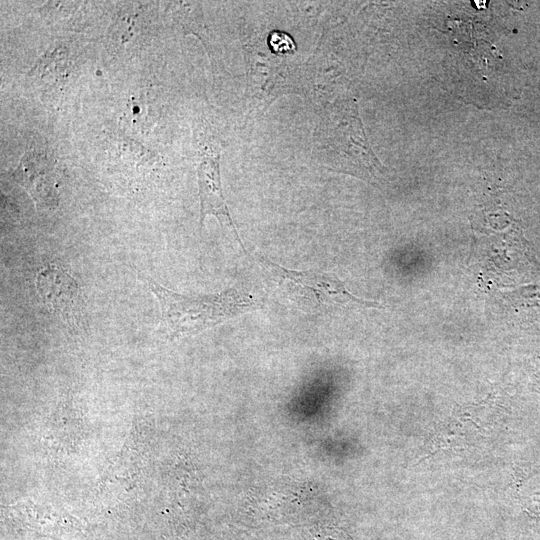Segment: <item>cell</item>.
<instances>
[{"label": "cell", "mask_w": 540, "mask_h": 540, "mask_svg": "<svg viewBox=\"0 0 540 540\" xmlns=\"http://www.w3.org/2000/svg\"><path fill=\"white\" fill-rule=\"evenodd\" d=\"M197 175L200 195V227H202L207 215L215 216L223 225L232 230L236 240L246 252L223 197L219 156L204 157L198 166Z\"/></svg>", "instance_id": "cell-5"}, {"label": "cell", "mask_w": 540, "mask_h": 540, "mask_svg": "<svg viewBox=\"0 0 540 540\" xmlns=\"http://www.w3.org/2000/svg\"><path fill=\"white\" fill-rule=\"evenodd\" d=\"M255 259L285 296L302 308L319 309L335 304H355L364 307L381 306L377 302L354 296L345 284L333 274L320 271L290 270L259 254L255 255Z\"/></svg>", "instance_id": "cell-2"}, {"label": "cell", "mask_w": 540, "mask_h": 540, "mask_svg": "<svg viewBox=\"0 0 540 540\" xmlns=\"http://www.w3.org/2000/svg\"><path fill=\"white\" fill-rule=\"evenodd\" d=\"M36 289L46 308L69 326L82 319L84 301L79 286L63 267H43L36 276Z\"/></svg>", "instance_id": "cell-3"}, {"label": "cell", "mask_w": 540, "mask_h": 540, "mask_svg": "<svg viewBox=\"0 0 540 540\" xmlns=\"http://www.w3.org/2000/svg\"><path fill=\"white\" fill-rule=\"evenodd\" d=\"M268 43L271 50L278 54H292L296 50L293 38L282 31L275 30L271 32Z\"/></svg>", "instance_id": "cell-6"}, {"label": "cell", "mask_w": 540, "mask_h": 540, "mask_svg": "<svg viewBox=\"0 0 540 540\" xmlns=\"http://www.w3.org/2000/svg\"><path fill=\"white\" fill-rule=\"evenodd\" d=\"M140 276L156 296L161 311V327L171 338L216 326L254 305L251 295L235 288L216 294L187 296L168 290L147 276Z\"/></svg>", "instance_id": "cell-1"}, {"label": "cell", "mask_w": 540, "mask_h": 540, "mask_svg": "<svg viewBox=\"0 0 540 540\" xmlns=\"http://www.w3.org/2000/svg\"><path fill=\"white\" fill-rule=\"evenodd\" d=\"M13 179L24 187L39 211L58 206V173L50 155L41 151H27L13 171Z\"/></svg>", "instance_id": "cell-4"}]
</instances>
